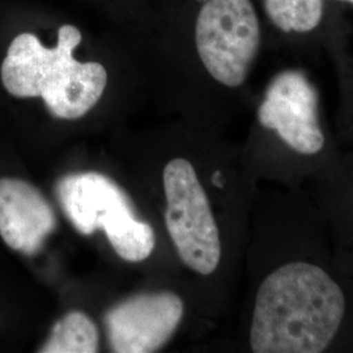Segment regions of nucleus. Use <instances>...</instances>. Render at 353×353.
<instances>
[{"label": "nucleus", "instance_id": "f03ea898", "mask_svg": "<svg viewBox=\"0 0 353 353\" xmlns=\"http://www.w3.org/2000/svg\"><path fill=\"white\" fill-rule=\"evenodd\" d=\"M343 154L316 79L303 64L279 67L255 108L254 176L274 186L307 188L334 170Z\"/></svg>", "mask_w": 353, "mask_h": 353}, {"label": "nucleus", "instance_id": "20e7f679", "mask_svg": "<svg viewBox=\"0 0 353 353\" xmlns=\"http://www.w3.org/2000/svg\"><path fill=\"white\" fill-rule=\"evenodd\" d=\"M254 0H201L194 21V52L216 88L237 92L246 85L265 46Z\"/></svg>", "mask_w": 353, "mask_h": 353}, {"label": "nucleus", "instance_id": "1a4fd4ad", "mask_svg": "<svg viewBox=\"0 0 353 353\" xmlns=\"http://www.w3.org/2000/svg\"><path fill=\"white\" fill-rule=\"evenodd\" d=\"M57 228L43 194L20 178H0V237L14 252L33 255Z\"/></svg>", "mask_w": 353, "mask_h": 353}, {"label": "nucleus", "instance_id": "9d476101", "mask_svg": "<svg viewBox=\"0 0 353 353\" xmlns=\"http://www.w3.org/2000/svg\"><path fill=\"white\" fill-rule=\"evenodd\" d=\"M305 189L326 219L338 265L353 281V154L344 151L334 170Z\"/></svg>", "mask_w": 353, "mask_h": 353}, {"label": "nucleus", "instance_id": "7ed1b4c3", "mask_svg": "<svg viewBox=\"0 0 353 353\" xmlns=\"http://www.w3.org/2000/svg\"><path fill=\"white\" fill-rule=\"evenodd\" d=\"M165 224L176 254L202 279L219 276L227 262V230L216 195L233 179L225 165H214L205 176L188 157L170 160L164 169Z\"/></svg>", "mask_w": 353, "mask_h": 353}, {"label": "nucleus", "instance_id": "f257e3e1", "mask_svg": "<svg viewBox=\"0 0 353 353\" xmlns=\"http://www.w3.org/2000/svg\"><path fill=\"white\" fill-rule=\"evenodd\" d=\"M246 347L252 353L353 352V281L305 188L256 201Z\"/></svg>", "mask_w": 353, "mask_h": 353}, {"label": "nucleus", "instance_id": "9b49d317", "mask_svg": "<svg viewBox=\"0 0 353 353\" xmlns=\"http://www.w3.org/2000/svg\"><path fill=\"white\" fill-rule=\"evenodd\" d=\"M99 330L92 318L74 310L54 325L48 341L38 352L96 353L99 352Z\"/></svg>", "mask_w": 353, "mask_h": 353}, {"label": "nucleus", "instance_id": "423d86ee", "mask_svg": "<svg viewBox=\"0 0 353 353\" xmlns=\"http://www.w3.org/2000/svg\"><path fill=\"white\" fill-rule=\"evenodd\" d=\"M265 43L299 59L325 57L334 74L352 59L345 11L332 0H254Z\"/></svg>", "mask_w": 353, "mask_h": 353}, {"label": "nucleus", "instance_id": "f8f14e48", "mask_svg": "<svg viewBox=\"0 0 353 353\" xmlns=\"http://www.w3.org/2000/svg\"><path fill=\"white\" fill-rule=\"evenodd\" d=\"M338 85V109L335 132L343 150L353 154V57L352 61L335 75Z\"/></svg>", "mask_w": 353, "mask_h": 353}, {"label": "nucleus", "instance_id": "6e6552de", "mask_svg": "<svg viewBox=\"0 0 353 353\" xmlns=\"http://www.w3.org/2000/svg\"><path fill=\"white\" fill-rule=\"evenodd\" d=\"M185 301L174 292L132 296L115 305L105 316L113 352L151 353L172 339L185 316Z\"/></svg>", "mask_w": 353, "mask_h": 353}, {"label": "nucleus", "instance_id": "0eeeda50", "mask_svg": "<svg viewBox=\"0 0 353 353\" xmlns=\"http://www.w3.org/2000/svg\"><path fill=\"white\" fill-rule=\"evenodd\" d=\"M81 42V32L71 24L58 30L54 48H46L33 33L13 38L0 68L6 90L17 99L41 97L50 103L63 90L80 65L74 51Z\"/></svg>", "mask_w": 353, "mask_h": 353}, {"label": "nucleus", "instance_id": "39448f33", "mask_svg": "<svg viewBox=\"0 0 353 353\" xmlns=\"http://www.w3.org/2000/svg\"><path fill=\"white\" fill-rule=\"evenodd\" d=\"M57 196L77 232L90 236L103 230L114 252L127 262H141L154 249V232L135 216L125 190L96 172L61 178Z\"/></svg>", "mask_w": 353, "mask_h": 353}, {"label": "nucleus", "instance_id": "ddd939ff", "mask_svg": "<svg viewBox=\"0 0 353 353\" xmlns=\"http://www.w3.org/2000/svg\"><path fill=\"white\" fill-rule=\"evenodd\" d=\"M332 1H335L344 11H347V10L353 11V0H332Z\"/></svg>", "mask_w": 353, "mask_h": 353}]
</instances>
